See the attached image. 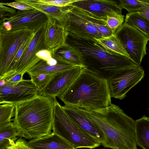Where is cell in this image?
Masks as SVG:
<instances>
[{
	"mask_svg": "<svg viewBox=\"0 0 149 149\" xmlns=\"http://www.w3.org/2000/svg\"><path fill=\"white\" fill-rule=\"evenodd\" d=\"M85 110L89 117L103 132L105 142L101 144L104 147L137 149L134 120L118 106L112 103L103 109L93 111Z\"/></svg>",
	"mask_w": 149,
	"mask_h": 149,
	"instance_id": "cell-1",
	"label": "cell"
},
{
	"mask_svg": "<svg viewBox=\"0 0 149 149\" xmlns=\"http://www.w3.org/2000/svg\"><path fill=\"white\" fill-rule=\"evenodd\" d=\"M54 98L38 95L15 105L12 120L22 137L33 139L52 133Z\"/></svg>",
	"mask_w": 149,
	"mask_h": 149,
	"instance_id": "cell-2",
	"label": "cell"
},
{
	"mask_svg": "<svg viewBox=\"0 0 149 149\" xmlns=\"http://www.w3.org/2000/svg\"><path fill=\"white\" fill-rule=\"evenodd\" d=\"M58 97L65 105L91 111L112 104L107 80L86 70Z\"/></svg>",
	"mask_w": 149,
	"mask_h": 149,
	"instance_id": "cell-3",
	"label": "cell"
},
{
	"mask_svg": "<svg viewBox=\"0 0 149 149\" xmlns=\"http://www.w3.org/2000/svg\"><path fill=\"white\" fill-rule=\"evenodd\" d=\"M73 45L83 54V64L86 70L108 80L120 71L139 66L129 58L104 47L95 40L82 41L74 39Z\"/></svg>",
	"mask_w": 149,
	"mask_h": 149,
	"instance_id": "cell-4",
	"label": "cell"
},
{
	"mask_svg": "<svg viewBox=\"0 0 149 149\" xmlns=\"http://www.w3.org/2000/svg\"><path fill=\"white\" fill-rule=\"evenodd\" d=\"M52 130L75 148L98 147L101 143L76 124L68 116L62 106L54 99Z\"/></svg>",
	"mask_w": 149,
	"mask_h": 149,
	"instance_id": "cell-5",
	"label": "cell"
},
{
	"mask_svg": "<svg viewBox=\"0 0 149 149\" xmlns=\"http://www.w3.org/2000/svg\"><path fill=\"white\" fill-rule=\"evenodd\" d=\"M105 20L78 7L71 6L66 16L64 26L68 36L82 41H93L101 38L94 25Z\"/></svg>",
	"mask_w": 149,
	"mask_h": 149,
	"instance_id": "cell-6",
	"label": "cell"
},
{
	"mask_svg": "<svg viewBox=\"0 0 149 149\" xmlns=\"http://www.w3.org/2000/svg\"><path fill=\"white\" fill-rule=\"evenodd\" d=\"M35 31L26 29L12 31L0 30V79L6 77L18 50L34 35Z\"/></svg>",
	"mask_w": 149,
	"mask_h": 149,
	"instance_id": "cell-7",
	"label": "cell"
},
{
	"mask_svg": "<svg viewBox=\"0 0 149 149\" xmlns=\"http://www.w3.org/2000/svg\"><path fill=\"white\" fill-rule=\"evenodd\" d=\"M114 34L130 59L140 66L143 58L147 54L146 45L149 38L138 30L124 23Z\"/></svg>",
	"mask_w": 149,
	"mask_h": 149,
	"instance_id": "cell-8",
	"label": "cell"
},
{
	"mask_svg": "<svg viewBox=\"0 0 149 149\" xmlns=\"http://www.w3.org/2000/svg\"><path fill=\"white\" fill-rule=\"evenodd\" d=\"M144 75V71L141 66L126 68L118 72L107 81L111 97L123 99Z\"/></svg>",
	"mask_w": 149,
	"mask_h": 149,
	"instance_id": "cell-9",
	"label": "cell"
},
{
	"mask_svg": "<svg viewBox=\"0 0 149 149\" xmlns=\"http://www.w3.org/2000/svg\"><path fill=\"white\" fill-rule=\"evenodd\" d=\"M47 19L46 15L34 8L19 10L11 17L0 19V30L12 31L26 29L36 30Z\"/></svg>",
	"mask_w": 149,
	"mask_h": 149,
	"instance_id": "cell-10",
	"label": "cell"
},
{
	"mask_svg": "<svg viewBox=\"0 0 149 149\" xmlns=\"http://www.w3.org/2000/svg\"><path fill=\"white\" fill-rule=\"evenodd\" d=\"M38 92V88L31 79H24L17 85L13 86L0 79V104L15 105L36 97Z\"/></svg>",
	"mask_w": 149,
	"mask_h": 149,
	"instance_id": "cell-11",
	"label": "cell"
},
{
	"mask_svg": "<svg viewBox=\"0 0 149 149\" xmlns=\"http://www.w3.org/2000/svg\"><path fill=\"white\" fill-rule=\"evenodd\" d=\"M85 70V67L78 66L55 74L46 86L38 91V95L53 98L58 97Z\"/></svg>",
	"mask_w": 149,
	"mask_h": 149,
	"instance_id": "cell-12",
	"label": "cell"
},
{
	"mask_svg": "<svg viewBox=\"0 0 149 149\" xmlns=\"http://www.w3.org/2000/svg\"><path fill=\"white\" fill-rule=\"evenodd\" d=\"M44 24L35 31L34 35L24 53L17 65L16 74L24 75L41 59L36 54L41 50L47 49L44 39Z\"/></svg>",
	"mask_w": 149,
	"mask_h": 149,
	"instance_id": "cell-13",
	"label": "cell"
},
{
	"mask_svg": "<svg viewBox=\"0 0 149 149\" xmlns=\"http://www.w3.org/2000/svg\"><path fill=\"white\" fill-rule=\"evenodd\" d=\"M69 117L82 130L101 144L105 142L103 132L88 116L85 109L66 105L62 106Z\"/></svg>",
	"mask_w": 149,
	"mask_h": 149,
	"instance_id": "cell-14",
	"label": "cell"
},
{
	"mask_svg": "<svg viewBox=\"0 0 149 149\" xmlns=\"http://www.w3.org/2000/svg\"><path fill=\"white\" fill-rule=\"evenodd\" d=\"M72 6L85 10L105 20L109 15L122 14V9L118 1L113 0H78Z\"/></svg>",
	"mask_w": 149,
	"mask_h": 149,
	"instance_id": "cell-15",
	"label": "cell"
},
{
	"mask_svg": "<svg viewBox=\"0 0 149 149\" xmlns=\"http://www.w3.org/2000/svg\"><path fill=\"white\" fill-rule=\"evenodd\" d=\"M45 42L47 49L55 52L65 44L68 36L64 26L56 20L48 18L44 24Z\"/></svg>",
	"mask_w": 149,
	"mask_h": 149,
	"instance_id": "cell-16",
	"label": "cell"
},
{
	"mask_svg": "<svg viewBox=\"0 0 149 149\" xmlns=\"http://www.w3.org/2000/svg\"><path fill=\"white\" fill-rule=\"evenodd\" d=\"M33 149H77L63 138L54 133L32 139L27 142Z\"/></svg>",
	"mask_w": 149,
	"mask_h": 149,
	"instance_id": "cell-17",
	"label": "cell"
},
{
	"mask_svg": "<svg viewBox=\"0 0 149 149\" xmlns=\"http://www.w3.org/2000/svg\"><path fill=\"white\" fill-rule=\"evenodd\" d=\"M43 13L48 18L56 20L64 26L67 15L71 6L60 7L40 2L38 0H19Z\"/></svg>",
	"mask_w": 149,
	"mask_h": 149,
	"instance_id": "cell-18",
	"label": "cell"
},
{
	"mask_svg": "<svg viewBox=\"0 0 149 149\" xmlns=\"http://www.w3.org/2000/svg\"><path fill=\"white\" fill-rule=\"evenodd\" d=\"M52 55L58 61L84 66L82 53L77 48L67 43L53 52Z\"/></svg>",
	"mask_w": 149,
	"mask_h": 149,
	"instance_id": "cell-19",
	"label": "cell"
},
{
	"mask_svg": "<svg viewBox=\"0 0 149 149\" xmlns=\"http://www.w3.org/2000/svg\"><path fill=\"white\" fill-rule=\"evenodd\" d=\"M58 61V62L56 64L50 65L47 64L45 61L41 60L29 70L26 73L29 75V77L43 73L54 74L69 70L78 66Z\"/></svg>",
	"mask_w": 149,
	"mask_h": 149,
	"instance_id": "cell-20",
	"label": "cell"
},
{
	"mask_svg": "<svg viewBox=\"0 0 149 149\" xmlns=\"http://www.w3.org/2000/svg\"><path fill=\"white\" fill-rule=\"evenodd\" d=\"M135 137L136 145L143 149H149V118L144 115L134 121Z\"/></svg>",
	"mask_w": 149,
	"mask_h": 149,
	"instance_id": "cell-21",
	"label": "cell"
},
{
	"mask_svg": "<svg viewBox=\"0 0 149 149\" xmlns=\"http://www.w3.org/2000/svg\"><path fill=\"white\" fill-rule=\"evenodd\" d=\"M19 137L20 132L13 122L0 130V149H6L13 145Z\"/></svg>",
	"mask_w": 149,
	"mask_h": 149,
	"instance_id": "cell-22",
	"label": "cell"
},
{
	"mask_svg": "<svg viewBox=\"0 0 149 149\" xmlns=\"http://www.w3.org/2000/svg\"><path fill=\"white\" fill-rule=\"evenodd\" d=\"M149 21L136 12L127 13L124 23L137 29L149 38Z\"/></svg>",
	"mask_w": 149,
	"mask_h": 149,
	"instance_id": "cell-23",
	"label": "cell"
},
{
	"mask_svg": "<svg viewBox=\"0 0 149 149\" xmlns=\"http://www.w3.org/2000/svg\"><path fill=\"white\" fill-rule=\"evenodd\" d=\"M95 40L107 49L130 59L127 51L114 34L107 37L96 39Z\"/></svg>",
	"mask_w": 149,
	"mask_h": 149,
	"instance_id": "cell-24",
	"label": "cell"
},
{
	"mask_svg": "<svg viewBox=\"0 0 149 149\" xmlns=\"http://www.w3.org/2000/svg\"><path fill=\"white\" fill-rule=\"evenodd\" d=\"M15 106L12 104H0V130L7 126L14 116Z\"/></svg>",
	"mask_w": 149,
	"mask_h": 149,
	"instance_id": "cell-25",
	"label": "cell"
},
{
	"mask_svg": "<svg viewBox=\"0 0 149 149\" xmlns=\"http://www.w3.org/2000/svg\"><path fill=\"white\" fill-rule=\"evenodd\" d=\"M124 17V15L118 13H114L107 16L106 24L113 34H114L122 26Z\"/></svg>",
	"mask_w": 149,
	"mask_h": 149,
	"instance_id": "cell-26",
	"label": "cell"
},
{
	"mask_svg": "<svg viewBox=\"0 0 149 149\" xmlns=\"http://www.w3.org/2000/svg\"><path fill=\"white\" fill-rule=\"evenodd\" d=\"M34 35L29 38L20 47L13 59L9 68L6 75L5 77L16 74V72L18 63L24 53Z\"/></svg>",
	"mask_w": 149,
	"mask_h": 149,
	"instance_id": "cell-27",
	"label": "cell"
},
{
	"mask_svg": "<svg viewBox=\"0 0 149 149\" xmlns=\"http://www.w3.org/2000/svg\"><path fill=\"white\" fill-rule=\"evenodd\" d=\"M55 74H41L30 76L38 91L42 90L50 81Z\"/></svg>",
	"mask_w": 149,
	"mask_h": 149,
	"instance_id": "cell-28",
	"label": "cell"
},
{
	"mask_svg": "<svg viewBox=\"0 0 149 149\" xmlns=\"http://www.w3.org/2000/svg\"><path fill=\"white\" fill-rule=\"evenodd\" d=\"M122 9L126 10L128 13L139 12L141 6V0H118Z\"/></svg>",
	"mask_w": 149,
	"mask_h": 149,
	"instance_id": "cell-29",
	"label": "cell"
},
{
	"mask_svg": "<svg viewBox=\"0 0 149 149\" xmlns=\"http://www.w3.org/2000/svg\"><path fill=\"white\" fill-rule=\"evenodd\" d=\"M38 1L56 6L64 7L72 6L78 0H38Z\"/></svg>",
	"mask_w": 149,
	"mask_h": 149,
	"instance_id": "cell-30",
	"label": "cell"
},
{
	"mask_svg": "<svg viewBox=\"0 0 149 149\" xmlns=\"http://www.w3.org/2000/svg\"><path fill=\"white\" fill-rule=\"evenodd\" d=\"M94 25L97 28L101 38L107 37L113 35L107 25L106 22L96 23L94 24Z\"/></svg>",
	"mask_w": 149,
	"mask_h": 149,
	"instance_id": "cell-31",
	"label": "cell"
},
{
	"mask_svg": "<svg viewBox=\"0 0 149 149\" xmlns=\"http://www.w3.org/2000/svg\"><path fill=\"white\" fill-rule=\"evenodd\" d=\"M23 76L22 74H16L8 76L1 79L7 84L15 86L24 79Z\"/></svg>",
	"mask_w": 149,
	"mask_h": 149,
	"instance_id": "cell-32",
	"label": "cell"
},
{
	"mask_svg": "<svg viewBox=\"0 0 149 149\" xmlns=\"http://www.w3.org/2000/svg\"><path fill=\"white\" fill-rule=\"evenodd\" d=\"M16 12V10L14 8L6 6L5 3L0 2V19L11 17Z\"/></svg>",
	"mask_w": 149,
	"mask_h": 149,
	"instance_id": "cell-33",
	"label": "cell"
},
{
	"mask_svg": "<svg viewBox=\"0 0 149 149\" xmlns=\"http://www.w3.org/2000/svg\"><path fill=\"white\" fill-rule=\"evenodd\" d=\"M5 5L14 8L20 11H25L33 8L30 6L21 1L19 0H15L12 2L5 3Z\"/></svg>",
	"mask_w": 149,
	"mask_h": 149,
	"instance_id": "cell-34",
	"label": "cell"
},
{
	"mask_svg": "<svg viewBox=\"0 0 149 149\" xmlns=\"http://www.w3.org/2000/svg\"><path fill=\"white\" fill-rule=\"evenodd\" d=\"M6 149H33L27 144V142L22 137L17 139L13 145L8 147Z\"/></svg>",
	"mask_w": 149,
	"mask_h": 149,
	"instance_id": "cell-35",
	"label": "cell"
},
{
	"mask_svg": "<svg viewBox=\"0 0 149 149\" xmlns=\"http://www.w3.org/2000/svg\"><path fill=\"white\" fill-rule=\"evenodd\" d=\"M141 1V6L139 13L141 16L149 20V0H142Z\"/></svg>",
	"mask_w": 149,
	"mask_h": 149,
	"instance_id": "cell-36",
	"label": "cell"
},
{
	"mask_svg": "<svg viewBox=\"0 0 149 149\" xmlns=\"http://www.w3.org/2000/svg\"><path fill=\"white\" fill-rule=\"evenodd\" d=\"M53 52L48 49L40 50L36 54L37 56L41 60L47 61L53 57Z\"/></svg>",
	"mask_w": 149,
	"mask_h": 149,
	"instance_id": "cell-37",
	"label": "cell"
},
{
	"mask_svg": "<svg viewBox=\"0 0 149 149\" xmlns=\"http://www.w3.org/2000/svg\"><path fill=\"white\" fill-rule=\"evenodd\" d=\"M45 61L47 64L50 65H55L58 62V61L53 57L50 58Z\"/></svg>",
	"mask_w": 149,
	"mask_h": 149,
	"instance_id": "cell-38",
	"label": "cell"
}]
</instances>
